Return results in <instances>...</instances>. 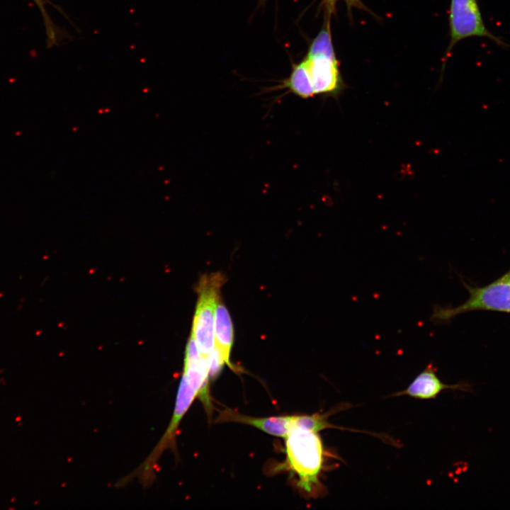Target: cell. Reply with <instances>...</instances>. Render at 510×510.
I'll return each instance as SVG.
<instances>
[{
	"label": "cell",
	"instance_id": "obj_8",
	"mask_svg": "<svg viewBox=\"0 0 510 510\" xmlns=\"http://www.w3.org/2000/svg\"><path fill=\"white\" fill-rule=\"evenodd\" d=\"M463 385H448L443 382L435 373L431 364L428 365L409 385L403 390L390 395V397L408 396L419 400L436 398L443 390H463Z\"/></svg>",
	"mask_w": 510,
	"mask_h": 510
},
{
	"label": "cell",
	"instance_id": "obj_10",
	"mask_svg": "<svg viewBox=\"0 0 510 510\" xmlns=\"http://www.w3.org/2000/svg\"><path fill=\"white\" fill-rule=\"evenodd\" d=\"M282 87L305 99L315 95L305 59L294 65L289 77L283 81Z\"/></svg>",
	"mask_w": 510,
	"mask_h": 510
},
{
	"label": "cell",
	"instance_id": "obj_12",
	"mask_svg": "<svg viewBox=\"0 0 510 510\" xmlns=\"http://www.w3.org/2000/svg\"><path fill=\"white\" fill-rule=\"evenodd\" d=\"M336 0H325L327 5L329 8V11H332L334 8V4ZM346 6L348 8H351L353 7L358 8H366L363 6V3L361 1V0H344Z\"/></svg>",
	"mask_w": 510,
	"mask_h": 510
},
{
	"label": "cell",
	"instance_id": "obj_9",
	"mask_svg": "<svg viewBox=\"0 0 510 510\" xmlns=\"http://www.w3.org/2000/svg\"><path fill=\"white\" fill-rule=\"evenodd\" d=\"M233 326L230 313L221 298L218 299L215 313V347L218 350L225 363L233 368L230 357L233 344Z\"/></svg>",
	"mask_w": 510,
	"mask_h": 510
},
{
	"label": "cell",
	"instance_id": "obj_1",
	"mask_svg": "<svg viewBox=\"0 0 510 510\" xmlns=\"http://www.w3.org/2000/svg\"><path fill=\"white\" fill-rule=\"evenodd\" d=\"M208 382V368L202 361L191 359L184 362L175 407L170 423L152 452L140 465L143 473L149 475H154L157 463L163 452L166 449L176 450L178 427L195 398L199 397L204 405L211 403L209 397Z\"/></svg>",
	"mask_w": 510,
	"mask_h": 510
},
{
	"label": "cell",
	"instance_id": "obj_7",
	"mask_svg": "<svg viewBox=\"0 0 510 510\" xmlns=\"http://www.w3.org/2000/svg\"><path fill=\"white\" fill-rule=\"evenodd\" d=\"M307 62L315 94H334L341 80L334 52L307 54Z\"/></svg>",
	"mask_w": 510,
	"mask_h": 510
},
{
	"label": "cell",
	"instance_id": "obj_3",
	"mask_svg": "<svg viewBox=\"0 0 510 510\" xmlns=\"http://www.w3.org/2000/svg\"><path fill=\"white\" fill-rule=\"evenodd\" d=\"M225 276L220 272L204 275L198 285V299L191 336L199 353L207 359L215 347V313Z\"/></svg>",
	"mask_w": 510,
	"mask_h": 510
},
{
	"label": "cell",
	"instance_id": "obj_4",
	"mask_svg": "<svg viewBox=\"0 0 510 510\" xmlns=\"http://www.w3.org/2000/svg\"><path fill=\"white\" fill-rule=\"evenodd\" d=\"M470 297L455 307L434 305L431 320L443 324L457 315L475 310H489L510 313V269L492 283L483 287H472L465 283Z\"/></svg>",
	"mask_w": 510,
	"mask_h": 510
},
{
	"label": "cell",
	"instance_id": "obj_2",
	"mask_svg": "<svg viewBox=\"0 0 510 510\" xmlns=\"http://www.w3.org/2000/svg\"><path fill=\"white\" fill-rule=\"evenodd\" d=\"M286 461L297 475L299 487L310 497L324 493L319 480L324 468V450L318 432L296 427L284 438Z\"/></svg>",
	"mask_w": 510,
	"mask_h": 510
},
{
	"label": "cell",
	"instance_id": "obj_11",
	"mask_svg": "<svg viewBox=\"0 0 510 510\" xmlns=\"http://www.w3.org/2000/svg\"><path fill=\"white\" fill-rule=\"evenodd\" d=\"M35 4L40 9L41 13L45 22L46 34L47 40L49 42H55L57 40V33H56V28H54L53 24L50 20L45 8V4L46 3H50L47 0H33Z\"/></svg>",
	"mask_w": 510,
	"mask_h": 510
},
{
	"label": "cell",
	"instance_id": "obj_6",
	"mask_svg": "<svg viewBox=\"0 0 510 510\" xmlns=\"http://www.w3.org/2000/svg\"><path fill=\"white\" fill-rule=\"evenodd\" d=\"M302 414L254 417L237 412L229 408L221 410L215 423L236 422L252 426L275 436L285 438L294 428L300 427Z\"/></svg>",
	"mask_w": 510,
	"mask_h": 510
},
{
	"label": "cell",
	"instance_id": "obj_5",
	"mask_svg": "<svg viewBox=\"0 0 510 510\" xmlns=\"http://www.w3.org/2000/svg\"><path fill=\"white\" fill-rule=\"evenodd\" d=\"M448 21L450 42L446 60L458 42L471 37L487 38L504 49L510 47L509 44L488 30L477 0H450Z\"/></svg>",
	"mask_w": 510,
	"mask_h": 510
}]
</instances>
